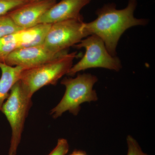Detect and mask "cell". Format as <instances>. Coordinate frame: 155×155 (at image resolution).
I'll list each match as a JSON object with an SVG mask.
<instances>
[{
	"instance_id": "12",
	"label": "cell",
	"mask_w": 155,
	"mask_h": 155,
	"mask_svg": "<svg viewBox=\"0 0 155 155\" xmlns=\"http://www.w3.org/2000/svg\"><path fill=\"white\" fill-rule=\"evenodd\" d=\"M17 32L0 38L1 63H4L6 58L11 53L19 48Z\"/></svg>"
},
{
	"instance_id": "15",
	"label": "cell",
	"mask_w": 155,
	"mask_h": 155,
	"mask_svg": "<svg viewBox=\"0 0 155 155\" xmlns=\"http://www.w3.org/2000/svg\"><path fill=\"white\" fill-rule=\"evenodd\" d=\"M126 143L127 147V155H150L142 150L138 142L132 136H127Z\"/></svg>"
},
{
	"instance_id": "14",
	"label": "cell",
	"mask_w": 155,
	"mask_h": 155,
	"mask_svg": "<svg viewBox=\"0 0 155 155\" xmlns=\"http://www.w3.org/2000/svg\"><path fill=\"white\" fill-rule=\"evenodd\" d=\"M31 0H0V16L30 2Z\"/></svg>"
},
{
	"instance_id": "7",
	"label": "cell",
	"mask_w": 155,
	"mask_h": 155,
	"mask_svg": "<svg viewBox=\"0 0 155 155\" xmlns=\"http://www.w3.org/2000/svg\"><path fill=\"white\" fill-rule=\"evenodd\" d=\"M67 53V51L54 52L44 45L20 48L11 53L3 63L11 67L21 66L27 69L46 63Z\"/></svg>"
},
{
	"instance_id": "18",
	"label": "cell",
	"mask_w": 155,
	"mask_h": 155,
	"mask_svg": "<svg viewBox=\"0 0 155 155\" xmlns=\"http://www.w3.org/2000/svg\"><path fill=\"white\" fill-rule=\"evenodd\" d=\"M35 1V0H31V1Z\"/></svg>"
},
{
	"instance_id": "16",
	"label": "cell",
	"mask_w": 155,
	"mask_h": 155,
	"mask_svg": "<svg viewBox=\"0 0 155 155\" xmlns=\"http://www.w3.org/2000/svg\"><path fill=\"white\" fill-rule=\"evenodd\" d=\"M68 140L65 138H59L57 145L48 155H66L69 150Z\"/></svg>"
},
{
	"instance_id": "9",
	"label": "cell",
	"mask_w": 155,
	"mask_h": 155,
	"mask_svg": "<svg viewBox=\"0 0 155 155\" xmlns=\"http://www.w3.org/2000/svg\"><path fill=\"white\" fill-rule=\"evenodd\" d=\"M91 0H61L41 17L39 23L53 24L64 20L83 19L80 11Z\"/></svg>"
},
{
	"instance_id": "10",
	"label": "cell",
	"mask_w": 155,
	"mask_h": 155,
	"mask_svg": "<svg viewBox=\"0 0 155 155\" xmlns=\"http://www.w3.org/2000/svg\"><path fill=\"white\" fill-rule=\"evenodd\" d=\"M26 69L21 66L11 67L0 62L2 75L0 78V111L8 99L12 87L20 79L22 71Z\"/></svg>"
},
{
	"instance_id": "13",
	"label": "cell",
	"mask_w": 155,
	"mask_h": 155,
	"mask_svg": "<svg viewBox=\"0 0 155 155\" xmlns=\"http://www.w3.org/2000/svg\"><path fill=\"white\" fill-rule=\"evenodd\" d=\"M23 28L14 22L8 14L0 16V38L17 33Z\"/></svg>"
},
{
	"instance_id": "8",
	"label": "cell",
	"mask_w": 155,
	"mask_h": 155,
	"mask_svg": "<svg viewBox=\"0 0 155 155\" xmlns=\"http://www.w3.org/2000/svg\"><path fill=\"white\" fill-rule=\"evenodd\" d=\"M56 3L57 0L30 1L8 14L18 26L26 29L39 24L42 16Z\"/></svg>"
},
{
	"instance_id": "3",
	"label": "cell",
	"mask_w": 155,
	"mask_h": 155,
	"mask_svg": "<svg viewBox=\"0 0 155 155\" xmlns=\"http://www.w3.org/2000/svg\"><path fill=\"white\" fill-rule=\"evenodd\" d=\"M76 52L67 53L46 63L25 69L19 81L30 96L44 87L55 85L58 81L67 73L77 58Z\"/></svg>"
},
{
	"instance_id": "5",
	"label": "cell",
	"mask_w": 155,
	"mask_h": 155,
	"mask_svg": "<svg viewBox=\"0 0 155 155\" xmlns=\"http://www.w3.org/2000/svg\"><path fill=\"white\" fill-rule=\"evenodd\" d=\"M73 47L77 49L84 48L85 53L81 60L69 69L68 76H74L78 72L91 68H104L116 72L122 68L120 59L110 54L102 40L97 35H89Z\"/></svg>"
},
{
	"instance_id": "2",
	"label": "cell",
	"mask_w": 155,
	"mask_h": 155,
	"mask_svg": "<svg viewBox=\"0 0 155 155\" xmlns=\"http://www.w3.org/2000/svg\"><path fill=\"white\" fill-rule=\"evenodd\" d=\"M98 80L96 76L90 73L79 74L74 78L65 77L61 81L66 87L65 94L60 102L51 110L50 115L57 119L68 111L77 116L83 103L97 101V95L93 87Z\"/></svg>"
},
{
	"instance_id": "11",
	"label": "cell",
	"mask_w": 155,
	"mask_h": 155,
	"mask_svg": "<svg viewBox=\"0 0 155 155\" xmlns=\"http://www.w3.org/2000/svg\"><path fill=\"white\" fill-rule=\"evenodd\" d=\"M51 25L48 23H39L18 31V48L43 45Z\"/></svg>"
},
{
	"instance_id": "4",
	"label": "cell",
	"mask_w": 155,
	"mask_h": 155,
	"mask_svg": "<svg viewBox=\"0 0 155 155\" xmlns=\"http://www.w3.org/2000/svg\"><path fill=\"white\" fill-rule=\"evenodd\" d=\"M31 99L19 80L11 88L2 107L1 112L5 116L11 129L8 155H17L25 120L32 107Z\"/></svg>"
},
{
	"instance_id": "1",
	"label": "cell",
	"mask_w": 155,
	"mask_h": 155,
	"mask_svg": "<svg viewBox=\"0 0 155 155\" xmlns=\"http://www.w3.org/2000/svg\"><path fill=\"white\" fill-rule=\"evenodd\" d=\"M137 4V0H129L127 7L121 10L116 9L114 4L105 5L97 11L96 19L84 23V29L89 35H94L101 39L108 52L116 56L117 45L125 31L147 24V19L134 17Z\"/></svg>"
},
{
	"instance_id": "17",
	"label": "cell",
	"mask_w": 155,
	"mask_h": 155,
	"mask_svg": "<svg viewBox=\"0 0 155 155\" xmlns=\"http://www.w3.org/2000/svg\"><path fill=\"white\" fill-rule=\"evenodd\" d=\"M69 155H87L86 152L82 150H75L72 152V153Z\"/></svg>"
},
{
	"instance_id": "6",
	"label": "cell",
	"mask_w": 155,
	"mask_h": 155,
	"mask_svg": "<svg viewBox=\"0 0 155 155\" xmlns=\"http://www.w3.org/2000/svg\"><path fill=\"white\" fill-rule=\"evenodd\" d=\"M84 23L83 19H75L52 24L44 45L55 53L67 51L89 36Z\"/></svg>"
}]
</instances>
